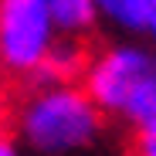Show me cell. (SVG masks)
<instances>
[{
    "mask_svg": "<svg viewBox=\"0 0 156 156\" xmlns=\"http://www.w3.org/2000/svg\"><path fill=\"white\" fill-rule=\"evenodd\" d=\"M102 112L105 109L88 95V88L51 85L20 109V126L31 146L44 153H61V149L85 146L98 133Z\"/></svg>",
    "mask_w": 156,
    "mask_h": 156,
    "instance_id": "1",
    "label": "cell"
},
{
    "mask_svg": "<svg viewBox=\"0 0 156 156\" xmlns=\"http://www.w3.org/2000/svg\"><path fill=\"white\" fill-rule=\"evenodd\" d=\"M51 0H0V75L27 82L51 48Z\"/></svg>",
    "mask_w": 156,
    "mask_h": 156,
    "instance_id": "2",
    "label": "cell"
},
{
    "mask_svg": "<svg viewBox=\"0 0 156 156\" xmlns=\"http://www.w3.org/2000/svg\"><path fill=\"white\" fill-rule=\"evenodd\" d=\"M153 61L139 51H105L85 75V88L102 109H126L146 78H153Z\"/></svg>",
    "mask_w": 156,
    "mask_h": 156,
    "instance_id": "3",
    "label": "cell"
},
{
    "mask_svg": "<svg viewBox=\"0 0 156 156\" xmlns=\"http://www.w3.org/2000/svg\"><path fill=\"white\" fill-rule=\"evenodd\" d=\"M95 0H51V14L55 24L65 27L68 34L78 31H92V17H95Z\"/></svg>",
    "mask_w": 156,
    "mask_h": 156,
    "instance_id": "4",
    "label": "cell"
},
{
    "mask_svg": "<svg viewBox=\"0 0 156 156\" xmlns=\"http://www.w3.org/2000/svg\"><path fill=\"white\" fill-rule=\"evenodd\" d=\"M95 4L105 7L115 20L133 24V27H143L153 20V0H95Z\"/></svg>",
    "mask_w": 156,
    "mask_h": 156,
    "instance_id": "5",
    "label": "cell"
},
{
    "mask_svg": "<svg viewBox=\"0 0 156 156\" xmlns=\"http://www.w3.org/2000/svg\"><path fill=\"white\" fill-rule=\"evenodd\" d=\"M126 112H129V119H133L136 126H139V122H153V119H156V75H153V78H146V82L139 85V92L129 98Z\"/></svg>",
    "mask_w": 156,
    "mask_h": 156,
    "instance_id": "6",
    "label": "cell"
},
{
    "mask_svg": "<svg viewBox=\"0 0 156 156\" xmlns=\"http://www.w3.org/2000/svg\"><path fill=\"white\" fill-rule=\"evenodd\" d=\"M129 156H156V119L139 122L129 136Z\"/></svg>",
    "mask_w": 156,
    "mask_h": 156,
    "instance_id": "7",
    "label": "cell"
},
{
    "mask_svg": "<svg viewBox=\"0 0 156 156\" xmlns=\"http://www.w3.org/2000/svg\"><path fill=\"white\" fill-rule=\"evenodd\" d=\"M149 24H153V31H156V4H153V20Z\"/></svg>",
    "mask_w": 156,
    "mask_h": 156,
    "instance_id": "8",
    "label": "cell"
}]
</instances>
